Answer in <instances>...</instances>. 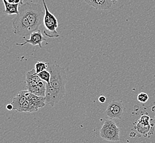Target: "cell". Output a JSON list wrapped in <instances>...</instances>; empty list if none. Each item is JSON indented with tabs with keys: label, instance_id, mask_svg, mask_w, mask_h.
<instances>
[{
	"label": "cell",
	"instance_id": "obj_11",
	"mask_svg": "<svg viewBox=\"0 0 155 143\" xmlns=\"http://www.w3.org/2000/svg\"><path fill=\"white\" fill-rule=\"evenodd\" d=\"M42 79L39 77L35 68L27 72L26 74L27 87H31L39 83Z\"/></svg>",
	"mask_w": 155,
	"mask_h": 143
},
{
	"label": "cell",
	"instance_id": "obj_5",
	"mask_svg": "<svg viewBox=\"0 0 155 143\" xmlns=\"http://www.w3.org/2000/svg\"><path fill=\"white\" fill-rule=\"evenodd\" d=\"M120 129L112 119H107L100 131V137L104 140L115 142L119 140Z\"/></svg>",
	"mask_w": 155,
	"mask_h": 143
},
{
	"label": "cell",
	"instance_id": "obj_16",
	"mask_svg": "<svg viewBox=\"0 0 155 143\" xmlns=\"http://www.w3.org/2000/svg\"><path fill=\"white\" fill-rule=\"evenodd\" d=\"M48 63L44 61H38L35 65V69L38 74L40 72L46 70L48 68Z\"/></svg>",
	"mask_w": 155,
	"mask_h": 143
},
{
	"label": "cell",
	"instance_id": "obj_14",
	"mask_svg": "<svg viewBox=\"0 0 155 143\" xmlns=\"http://www.w3.org/2000/svg\"><path fill=\"white\" fill-rule=\"evenodd\" d=\"M38 110H39V109L34 105L32 104L28 98H27V100L21 106V107L19 109V110L18 111V112H36Z\"/></svg>",
	"mask_w": 155,
	"mask_h": 143
},
{
	"label": "cell",
	"instance_id": "obj_23",
	"mask_svg": "<svg viewBox=\"0 0 155 143\" xmlns=\"http://www.w3.org/2000/svg\"><path fill=\"white\" fill-rule=\"evenodd\" d=\"M21 2L23 3V0H21Z\"/></svg>",
	"mask_w": 155,
	"mask_h": 143
},
{
	"label": "cell",
	"instance_id": "obj_20",
	"mask_svg": "<svg viewBox=\"0 0 155 143\" xmlns=\"http://www.w3.org/2000/svg\"><path fill=\"white\" fill-rule=\"evenodd\" d=\"M106 100H107L106 98L103 95L100 96L98 98V101L101 103H104L106 101Z\"/></svg>",
	"mask_w": 155,
	"mask_h": 143
},
{
	"label": "cell",
	"instance_id": "obj_21",
	"mask_svg": "<svg viewBox=\"0 0 155 143\" xmlns=\"http://www.w3.org/2000/svg\"><path fill=\"white\" fill-rule=\"evenodd\" d=\"M6 108H7L8 110L11 111L12 110H13V106L12 104H9L7 105Z\"/></svg>",
	"mask_w": 155,
	"mask_h": 143
},
{
	"label": "cell",
	"instance_id": "obj_15",
	"mask_svg": "<svg viewBox=\"0 0 155 143\" xmlns=\"http://www.w3.org/2000/svg\"><path fill=\"white\" fill-rule=\"evenodd\" d=\"M136 129L140 134L145 135L150 131L151 127L150 123H144L138 121Z\"/></svg>",
	"mask_w": 155,
	"mask_h": 143
},
{
	"label": "cell",
	"instance_id": "obj_3",
	"mask_svg": "<svg viewBox=\"0 0 155 143\" xmlns=\"http://www.w3.org/2000/svg\"><path fill=\"white\" fill-rule=\"evenodd\" d=\"M43 6L45 9V15L44 18V33L45 35L50 38H55L60 36L57 32V28L58 27V21L54 15L50 12L45 0H42Z\"/></svg>",
	"mask_w": 155,
	"mask_h": 143
},
{
	"label": "cell",
	"instance_id": "obj_7",
	"mask_svg": "<svg viewBox=\"0 0 155 143\" xmlns=\"http://www.w3.org/2000/svg\"><path fill=\"white\" fill-rule=\"evenodd\" d=\"M24 38L25 39V42L23 43H17L16 45L17 46H23L27 44H30L33 46L39 45L40 48H42V42L46 41V39L42 35V34L40 30L34 31L33 33H31L30 35V39H25V38Z\"/></svg>",
	"mask_w": 155,
	"mask_h": 143
},
{
	"label": "cell",
	"instance_id": "obj_9",
	"mask_svg": "<svg viewBox=\"0 0 155 143\" xmlns=\"http://www.w3.org/2000/svg\"><path fill=\"white\" fill-rule=\"evenodd\" d=\"M28 92L29 91L28 90H22L18 92V94L13 99L11 103L13 106V110H17V111L19 110L21 106L23 105L28 98L27 96Z\"/></svg>",
	"mask_w": 155,
	"mask_h": 143
},
{
	"label": "cell",
	"instance_id": "obj_10",
	"mask_svg": "<svg viewBox=\"0 0 155 143\" xmlns=\"http://www.w3.org/2000/svg\"><path fill=\"white\" fill-rule=\"evenodd\" d=\"M29 92L39 96L45 97L46 90V83L42 80L39 83L31 87H27Z\"/></svg>",
	"mask_w": 155,
	"mask_h": 143
},
{
	"label": "cell",
	"instance_id": "obj_4",
	"mask_svg": "<svg viewBox=\"0 0 155 143\" xmlns=\"http://www.w3.org/2000/svg\"><path fill=\"white\" fill-rule=\"evenodd\" d=\"M13 33L17 35L25 36L29 35L32 33L30 24L27 18L21 12L19 11L12 21Z\"/></svg>",
	"mask_w": 155,
	"mask_h": 143
},
{
	"label": "cell",
	"instance_id": "obj_1",
	"mask_svg": "<svg viewBox=\"0 0 155 143\" xmlns=\"http://www.w3.org/2000/svg\"><path fill=\"white\" fill-rule=\"evenodd\" d=\"M19 11L21 12L27 18L30 24L32 33L39 30V27L44 22L45 15L44 11L42 6L33 2H27L20 4Z\"/></svg>",
	"mask_w": 155,
	"mask_h": 143
},
{
	"label": "cell",
	"instance_id": "obj_22",
	"mask_svg": "<svg viewBox=\"0 0 155 143\" xmlns=\"http://www.w3.org/2000/svg\"><path fill=\"white\" fill-rule=\"evenodd\" d=\"M112 3H113V5H115L116 3L117 2V1H118V0H112Z\"/></svg>",
	"mask_w": 155,
	"mask_h": 143
},
{
	"label": "cell",
	"instance_id": "obj_12",
	"mask_svg": "<svg viewBox=\"0 0 155 143\" xmlns=\"http://www.w3.org/2000/svg\"><path fill=\"white\" fill-rule=\"evenodd\" d=\"M28 98L31 102L38 109L40 108L44 107L46 105V98L45 97L39 96L29 92L28 94Z\"/></svg>",
	"mask_w": 155,
	"mask_h": 143
},
{
	"label": "cell",
	"instance_id": "obj_19",
	"mask_svg": "<svg viewBox=\"0 0 155 143\" xmlns=\"http://www.w3.org/2000/svg\"><path fill=\"white\" fill-rule=\"evenodd\" d=\"M150 117L148 115H143L140 117L139 121L144 123H150Z\"/></svg>",
	"mask_w": 155,
	"mask_h": 143
},
{
	"label": "cell",
	"instance_id": "obj_8",
	"mask_svg": "<svg viewBox=\"0 0 155 143\" xmlns=\"http://www.w3.org/2000/svg\"><path fill=\"white\" fill-rule=\"evenodd\" d=\"M84 1L97 10L110 9L113 5L112 0H84Z\"/></svg>",
	"mask_w": 155,
	"mask_h": 143
},
{
	"label": "cell",
	"instance_id": "obj_2",
	"mask_svg": "<svg viewBox=\"0 0 155 143\" xmlns=\"http://www.w3.org/2000/svg\"><path fill=\"white\" fill-rule=\"evenodd\" d=\"M51 73V79L48 83L52 89L66 95V84L67 83V74L65 69L57 64L51 65L49 68Z\"/></svg>",
	"mask_w": 155,
	"mask_h": 143
},
{
	"label": "cell",
	"instance_id": "obj_18",
	"mask_svg": "<svg viewBox=\"0 0 155 143\" xmlns=\"http://www.w3.org/2000/svg\"><path fill=\"white\" fill-rule=\"evenodd\" d=\"M138 101L141 103H145L149 100V96L145 92H141L137 95Z\"/></svg>",
	"mask_w": 155,
	"mask_h": 143
},
{
	"label": "cell",
	"instance_id": "obj_6",
	"mask_svg": "<svg viewBox=\"0 0 155 143\" xmlns=\"http://www.w3.org/2000/svg\"><path fill=\"white\" fill-rule=\"evenodd\" d=\"M125 107L122 102L113 100L108 105L105 114L110 119H121Z\"/></svg>",
	"mask_w": 155,
	"mask_h": 143
},
{
	"label": "cell",
	"instance_id": "obj_17",
	"mask_svg": "<svg viewBox=\"0 0 155 143\" xmlns=\"http://www.w3.org/2000/svg\"><path fill=\"white\" fill-rule=\"evenodd\" d=\"M39 77L42 81H45L46 83H49L51 79V73L50 72L48 71L47 70H45L43 71L40 72L38 74Z\"/></svg>",
	"mask_w": 155,
	"mask_h": 143
},
{
	"label": "cell",
	"instance_id": "obj_13",
	"mask_svg": "<svg viewBox=\"0 0 155 143\" xmlns=\"http://www.w3.org/2000/svg\"><path fill=\"white\" fill-rule=\"evenodd\" d=\"M2 1L5 6V10L3 11L5 15H18L19 13V6L20 4L10 3L7 0H2Z\"/></svg>",
	"mask_w": 155,
	"mask_h": 143
}]
</instances>
